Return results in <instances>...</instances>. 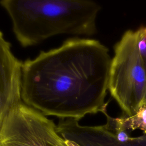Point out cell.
<instances>
[{"instance_id": "8", "label": "cell", "mask_w": 146, "mask_h": 146, "mask_svg": "<svg viewBox=\"0 0 146 146\" xmlns=\"http://www.w3.org/2000/svg\"><path fill=\"white\" fill-rule=\"evenodd\" d=\"M66 143L68 145V146H80L78 144H76L73 141H68V140H66Z\"/></svg>"}, {"instance_id": "7", "label": "cell", "mask_w": 146, "mask_h": 146, "mask_svg": "<svg viewBox=\"0 0 146 146\" xmlns=\"http://www.w3.org/2000/svg\"><path fill=\"white\" fill-rule=\"evenodd\" d=\"M138 47L146 72V27L138 30Z\"/></svg>"}, {"instance_id": "1", "label": "cell", "mask_w": 146, "mask_h": 146, "mask_svg": "<svg viewBox=\"0 0 146 146\" xmlns=\"http://www.w3.org/2000/svg\"><path fill=\"white\" fill-rule=\"evenodd\" d=\"M111 59L97 40L73 38L22 62L21 100L45 116L79 121L106 111Z\"/></svg>"}, {"instance_id": "2", "label": "cell", "mask_w": 146, "mask_h": 146, "mask_svg": "<svg viewBox=\"0 0 146 146\" xmlns=\"http://www.w3.org/2000/svg\"><path fill=\"white\" fill-rule=\"evenodd\" d=\"M23 47L36 45L59 34L92 35L100 6L88 0H2Z\"/></svg>"}, {"instance_id": "5", "label": "cell", "mask_w": 146, "mask_h": 146, "mask_svg": "<svg viewBox=\"0 0 146 146\" xmlns=\"http://www.w3.org/2000/svg\"><path fill=\"white\" fill-rule=\"evenodd\" d=\"M107 121L104 125H81L74 119H59L56 125L58 133L65 140L80 146H146V133L131 137L115 118L106 112Z\"/></svg>"}, {"instance_id": "9", "label": "cell", "mask_w": 146, "mask_h": 146, "mask_svg": "<svg viewBox=\"0 0 146 146\" xmlns=\"http://www.w3.org/2000/svg\"><path fill=\"white\" fill-rule=\"evenodd\" d=\"M146 106V93H145V97H144V99L143 104H142V106Z\"/></svg>"}, {"instance_id": "6", "label": "cell", "mask_w": 146, "mask_h": 146, "mask_svg": "<svg viewBox=\"0 0 146 146\" xmlns=\"http://www.w3.org/2000/svg\"><path fill=\"white\" fill-rule=\"evenodd\" d=\"M11 47L0 30V128L10 109L22 101V62Z\"/></svg>"}, {"instance_id": "3", "label": "cell", "mask_w": 146, "mask_h": 146, "mask_svg": "<svg viewBox=\"0 0 146 146\" xmlns=\"http://www.w3.org/2000/svg\"><path fill=\"white\" fill-rule=\"evenodd\" d=\"M138 31L128 30L115 46L108 90L124 112L132 116L141 108L146 93V72L138 47Z\"/></svg>"}, {"instance_id": "4", "label": "cell", "mask_w": 146, "mask_h": 146, "mask_svg": "<svg viewBox=\"0 0 146 146\" xmlns=\"http://www.w3.org/2000/svg\"><path fill=\"white\" fill-rule=\"evenodd\" d=\"M0 146H68L56 125L21 101L9 111L0 128Z\"/></svg>"}]
</instances>
